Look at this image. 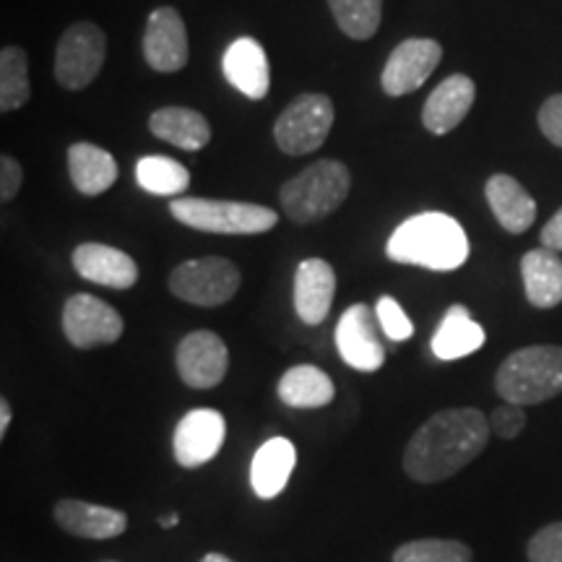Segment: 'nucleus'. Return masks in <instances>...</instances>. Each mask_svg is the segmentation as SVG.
<instances>
[{
    "label": "nucleus",
    "instance_id": "nucleus-13",
    "mask_svg": "<svg viewBox=\"0 0 562 562\" xmlns=\"http://www.w3.org/2000/svg\"><path fill=\"white\" fill-rule=\"evenodd\" d=\"M442 60V47L435 40L412 37L404 40L396 50L391 53L383 68V89L389 97H404L417 91L422 83L432 76Z\"/></svg>",
    "mask_w": 562,
    "mask_h": 562
},
{
    "label": "nucleus",
    "instance_id": "nucleus-35",
    "mask_svg": "<svg viewBox=\"0 0 562 562\" xmlns=\"http://www.w3.org/2000/svg\"><path fill=\"white\" fill-rule=\"evenodd\" d=\"M21 180H24L21 165L16 159L5 154V157L0 159V199H3V203H11L13 199H16Z\"/></svg>",
    "mask_w": 562,
    "mask_h": 562
},
{
    "label": "nucleus",
    "instance_id": "nucleus-15",
    "mask_svg": "<svg viewBox=\"0 0 562 562\" xmlns=\"http://www.w3.org/2000/svg\"><path fill=\"white\" fill-rule=\"evenodd\" d=\"M55 524L70 537L91 539V542H104V539H115L128 529V516L117 508L108 505H94L87 501H76L66 497L55 505Z\"/></svg>",
    "mask_w": 562,
    "mask_h": 562
},
{
    "label": "nucleus",
    "instance_id": "nucleus-25",
    "mask_svg": "<svg viewBox=\"0 0 562 562\" xmlns=\"http://www.w3.org/2000/svg\"><path fill=\"white\" fill-rule=\"evenodd\" d=\"M149 128L157 138L182 151H201L211 140V125L199 110L161 108L149 117Z\"/></svg>",
    "mask_w": 562,
    "mask_h": 562
},
{
    "label": "nucleus",
    "instance_id": "nucleus-16",
    "mask_svg": "<svg viewBox=\"0 0 562 562\" xmlns=\"http://www.w3.org/2000/svg\"><path fill=\"white\" fill-rule=\"evenodd\" d=\"M74 269L91 284L131 290L138 281V266L128 252L102 243H83L74 250Z\"/></svg>",
    "mask_w": 562,
    "mask_h": 562
},
{
    "label": "nucleus",
    "instance_id": "nucleus-31",
    "mask_svg": "<svg viewBox=\"0 0 562 562\" xmlns=\"http://www.w3.org/2000/svg\"><path fill=\"white\" fill-rule=\"evenodd\" d=\"M375 313H378V323H381L383 334L389 336L391 341H406L414 336V323L409 321V315H406L404 307L393 297H389V294L378 300Z\"/></svg>",
    "mask_w": 562,
    "mask_h": 562
},
{
    "label": "nucleus",
    "instance_id": "nucleus-38",
    "mask_svg": "<svg viewBox=\"0 0 562 562\" xmlns=\"http://www.w3.org/2000/svg\"><path fill=\"white\" fill-rule=\"evenodd\" d=\"M180 524V516H178V513H167V516H161L159 518V526H161V529H175V526H178Z\"/></svg>",
    "mask_w": 562,
    "mask_h": 562
},
{
    "label": "nucleus",
    "instance_id": "nucleus-24",
    "mask_svg": "<svg viewBox=\"0 0 562 562\" xmlns=\"http://www.w3.org/2000/svg\"><path fill=\"white\" fill-rule=\"evenodd\" d=\"M68 172L76 191L83 195H102L115 186L117 161L110 151L81 140L68 149Z\"/></svg>",
    "mask_w": 562,
    "mask_h": 562
},
{
    "label": "nucleus",
    "instance_id": "nucleus-34",
    "mask_svg": "<svg viewBox=\"0 0 562 562\" xmlns=\"http://www.w3.org/2000/svg\"><path fill=\"white\" fill-rule=\"evenodd\" d=\"M539 128L554 146L562 149V94L550 97L539 110Z\"/></svg>",
    "mask_w": 562,
    "mask_h": 562
},
{
    "label": "nucleus",
    "instance_id": "nucleus-9",
    "mask_svg": "<svg viewBox=\"0 0 562 562\" xmlns=\"http://www.w3.org/2000/svg\"><path fill=\"white\" fill-rule=\"evenodd\" d=\"M123 318L94 294H74L63 307V334L76 349H94L121 341Z\"/></svg>",
    "mask_w": 562,
    "mask_h": 562
},
{
    "label": "nucleus",
    "instance_id": "nucleus-33",
    "mask_svg": "<svg viewBox=\"0 0 562 562\" xmlns=\"http://www.w3.org/2000/svg\"><path fill=\"white\" fill-rule=\"evenodd\" d=\"M524 427H526V412L524 406L518 404L505 402L503 406H497V409L490 414V430L501 440L518 438V435L524 432Z\"/></svg>",
    "mask_w": 562,
    "mask_h": 562
},
{
    "label": "nucleus",
    "instance_id": "nucleus-37",
    "mask_svg": "<svg viewBox=\"0 0 562 562\" xmlns=\"http://www.w3.org/2000/svg\"><path fill=\"white\" fill-rule=\"evenodd\" d=\"M11 404L5 402H0V438H5V432H9V425H11Z\"/></svg>",
    "mask_w": 562,
    "mask_h": 562
},
{
    "label": "nucleus",
    "instance_id": "nucleus-18",
    "mask_svg": "<svg viewBox=\"0 0 562 562\" xmlns=\"http://www.w3.org/2000/svg\"><path fill=\"white\" fill-rule=\"evenodd\" d=\"M476 97V87L469 76L456 74L438 83L430 97H427L425 110H422V123L435 136H446L459 128L463 117L469 115Z\"/></svg>",
    "mask_w": 562,
    "mask_h": 562
},
{
    "label": "nucleus",
    "instance_id": "nucleus-23",
    "mask_svg": "<svg viewBox=\"0 0 562 562\" xmlns=\"http://www.w3.org/2000/svg\"><path fill=\"white\" fill-rule=\"evenodd\" d=\"M484 339H487L484 328L472 318L469 307L453 305L442 315L430 347L438 360H461V357H469L476 349H482Z\"/></svg>",
    "mask_w": 562,
    "mask_h": 562
},
{
    "label": "nucleus",
    "instance_id": "nucleus-6",
    "mask_svg": "<svg viewBox=\"0 0 562 562\" xmlns=\"http://www.w3.org/2000/svg\"><path fill=\"white\" fill-rule=\"evenodd\" d=\"M240 269L227 258L206 256L180 263L170 273V292L199 307H220L240 290Z\"/></svg>",
    "mask_w": 562,
    "mask_h": 562
},
{
    "label": "nucleus",
    "instance_id": "nucleus-1",
    "mask_svg": "<svg viewBox=\"0 0 562 562\" xmlns=\"http://www.w3.org/2000/svg\"><path fill=\"white\" fill-rule=\"evenodd\" d=\"M490 435V417L480 409L435 412L406 442L404 472L419 484L451 480L487 448Z\"/></svg>",
    "mask_w": 562,
    "mask_h": 562
},
{
    "label": "nucleus",
    "instance_id": "nucleus-39",
    "mask_svg": "<svg viewBox=\"0 0 562 562\" xmlns=\"http://www.w3.org/2000/svg\"><path fill=\"white\" fill-rule=\"evenodd\" d=\"M201 562H235V560H229L227 554H220V552H211V554H206V558H203Z\"/></svg>",
    "mask_w": 562,
    "mask_h": 562
},
{
    "label": "nucleus",
    "instance_id": "nucleus-20",
    "mask_svg": "<svg viewBox=\"0 0 562 562\" xmlns=\"http://www.w3.org/2000/svg\"><path fill=\"white\" fill-rule=\"evenodd\" d=\"M297 463V448L286 438H271L258 448L250 463V484L261 501H273L290 484Z\"/></svg>",
    "mask_w": 562,
    "mask_h": 562
},
{
    "label": "nucleus",
    "instance_id": "nucleus-28",
    "mask_svg": "<svg viewBox=\"0 0 562 562\" xmlns=\"http://www.w3.org/2000/svg\"><path fill=\"white\" fill-rule=\"evenodd\" d=\"M136 180L146 193L182 195L191 186V172L170 157H144L136 165Z\"/></svg>",
    "mask_w": 562,
    "mask_h": 562
},
{
    "label": "nucleus",
    "instance_id": "nucleus-2",
    "mask_svg": "<svg viewBox=\"0 0 562 562\" xmlns=\"http://www.w3.org/2000/svg\"><path fill=\"white\" fill-rule=\"evenodd\" d=\"M385 252L396 263L419 266V269L430 271H456L467 263L469 240L453 216L440 214V211H425L393 229Z\"/></svg>",
    "mask_w": 562,
    "mask_h": 562
},
{
    "label": "nucleus",
    "instance_id": "nucleus-7",
    "mask_svg": "<svg viewBox=\"0 0 562 562\" xmlns=\"http://www.w3.org/2000/svg\"><path fill=\"white\" fill-rule=\"evenodd\" d=\"M334 125V102L326 94H302L279 115L273 138L292 157L318 151Z\"/></svg>",
    "mask_w": 562,
    "mask_h": 562
},
{
    "label": "nucleus",
    "instance_id": "nucleus-19",
    "mask_svg": "<svg viewBox=\"0 0 562 562\" xmlns=\"http://www.w3.org/2000/svg\"><path fill=\"white\" fill-rule=\"evenodd\" d=\"M224 76L237 91L248 100H263L269 94V58L261 42L252 37H240L227 47L222 60Z\"/></svg>",
    "mask_w": 562,
    "mask_h": 562
},
{
    "label": "nucleus",
    "instance_id": "nucleus-30",
    "mask_svg": "<svg viewBox=\"0 0 562 562\" xmlns=\"http://www.w3.org/2000/svg\"><path fill=\"white\" fill-rule=\"evenodd\" d=\"M472 550L459 539H414L393 552V562H472Z\"/></svg>",
    "mask_w": 562,
    "mask_h": 562
},
{
    "label": "nucleus",
    "instance_id": "nucleus-12",
    "mask_svg": "<svg viewBox=\"0 0 562 562\" xmlns=\"http://www.w3.org/2000/svg\"><path fill=\"white\" fill-rule=\"evenodd\" d=\"M227 425L216 409H193L178 422L172 438L175 459L182 469H199L222 451Z\"/></svg>",
    "mask_w": 562,
    "mask_h": 562
},
{
    "label": "nucleus",
    "instance_id": "nucleus-3",
    "mask_svg": "<svg viewBox=\"0 0 562 562\" xmlns=\"http://www.w3.org/2000/svg\"><path fill=\"white\" fill-rule=\"evenodd\" d=\"M495 391L508 404L537 406L562 393V347H524L497 368Z\"/></svg>",
    "mask_w": 562,
    "mask_h": 562
},
{
    "label": "nucleus",
    "instance_id": "nucleus-11",
    "mask_svg": "<svg viewBox=\"0 0 562 562\" xmlns=\"http://www.w3.org/2000/svg\"><path fill=\"white\" fill-rule=\"evenodd\" d=\"M175 362H178L182 383L195 391H209L216 389L227 375L229 351L220 334L193 331L180 341Z\"/></svg>",
    "mask_w": 562,
    "mask_h": 562
},
{
    "label": "nucleus",
    "instance_id": "nucleus-21",
    "mask_svg": "<svg viewBox=\"0 0 562 562\" xmlns=\"http://www.w3.org/2000/svg\"><path fill=\"white\" fill-rule=\"evenodd\" d=\"M484 193H487V203L495 220L510 235H521L537 220V203L524 191L521 182L510 175H492Z\"/></svg>",
    "mask_w": 562,
    "mask_h": 562
},
{
    "label": "nucleus",
    "instance_id": "nucleus-32",
    "mask_svg": "<svg viewBox=\"0 0 562 562\" xmlns=\"http://www.w3.org/2000/svg\"><path fill=\"white\" fill-rule=\"evenodd\" d=\"M526 554H529V562H562V521L533 533Z\"/></svg>",
    "mask_w": 562,
    "mask_h": 562
},
{
    "label": "nucleus",
    "instance_id": "nucleus-8",
    "mask_svg": "<svg viewBox=\"0 0 562 562\" xmlns=\"http://www.w3.org/2000/svg\"><path fill=\"white\" fill-rule=\"evenodd\" d=\"M108 55V37L97 24L79 21L63 32L55 50V79L70 91L87 89L100 76Z\"/></svg>",
    "mask_w": 562,
    "mask_h": 562
},
{
    "label": "nucleus",
    "instance_id": "nucleus-26",
    "mask_svg": "<svg viewBox=\"0 0 562 562\" xmlns=\"http://www.w3.org/2000/svg\"><path fill=\"white\" fill-rule=\"evenodd\" d=\"M281 404L292 409H323L334 402V381L315 364H297L281 375L279 381Z\"/></svg>",
    "mask_w": 562,
    "mask_h": 562
},
{
    "label": "nucleus",
    "instance_id": "nucleus-22",
    "mask_svg": "<svg viewBox=\"0 0 562 562\" xmlns=\"http://www.w3.org/2000/svg\"><path fill=\"white\" fill-rule=\"evenodd\" d=\"M526 300L539 311H550L562 302V258L558 250H529L521 261Z\"/></svg>",
    "mask_w": 562,
    "mask_h": 562
},
{
    "label": "nucleus",
    "instance_id": "nucleus-29",
    "mask_svg": "<svg viewBox=\"0 0 562 562\" xmlns=\"http://www.w3.org/2000/svg\"><path fill=\"white\" fill-rule=\"evenodd\" d=\"M339 30L351 40H370L383 19V0H328Z\"/></svg>",
    "mask_w": 562,
    "mask_h": 562
},
{
    "label": "nucleus",
    "instance_id": "nucleus-36",
    "mask_svg": "<svg viewBox=\"0 0 562 562\" xmlns=\"http://www.w3.org/2000/svg\"><path fill=\"white\" fill-rule=\"evenodd\" d=\"M542 248H550V250H558V252L562 250V209L552 216L550 222L544 224Z\"/></svg>",
    "mask_w": 562,
    "mask_h": 562
},
{
    "label": "nucleus",
    "instance_id": "nucleus-27",
    "mask_svg": "<svg viewBox=\"0 0 562 562\" xmlns=\"http://www.w3.org/2000/svg\"><path fill=\"white\" fill-rule=\"evenodd\" d=\"M30 97V58L21 47H3L0 53V110L13 112L24 108Z\"/></svg>",
    "mask_w": 562,
    "mask_h": 562
},
{
    "label": "nucleus",
    "instance_id": "nucleus-17",
    "mask_svg": "<svg viewBox=\"0 0 562 562\" xmlns=\"http://www.w3.org/2000/svg\"><path fill=\"white\" fill-rule=\"evenodd\" d=\"M336 294V273L323 258H307L294 273V311L307 326H321L328 318Z\"/></svg>",
    "mask_w": 562,
    "mask_h": 562
},
{
    "label": "nucleus",
    "instance_id": "nucleus-5",
    "mask_svg": "<svg viewBox=\"0 0 562 562\" xmlns=\"http://www.w3.org/2000/svg\"><path fill=\"white\" fill-rule=\"evenodd\" d=\"M172 216L186 227L211 235H263L277 227L279 214L261 203L222 201V199H175Z\"/></svg>",
    "mask_w": 562,
    "mask_h": 562
},
{
    "label": "nucleus",
    "instance_id": "nucleus-4",
    "mask_svg": "<svg viewBox=\"0 0 562 562\" xmlns=\"http://www.w3.org/2000/svg\"><path fill=\"white\" fill-rule=\"evenodd\" d=\"M351 175L336 159H321L281 186L279 201L294 224H313L331 216L347 201Z\"/></svg>",
    "mask_w": 562,
    "mask_h": 562
},
{
    "label": "nucleus",
    "instance_id": "nucleus-14",
    "mask_svg": "<svg viewBox=\"0 0 562 562\" xmlns=\"http://www.w3.org/2000/svg\"><path fill=\"white\" fill-rule=\"evenodd\" d=\"M188 32L186 21L170 5L151 11L144 32V58L159 74H175L188 66Z\"/></svg>",
    "mask_w": 562,
    "mask_h": 562
},
{
    "label": "nucleus",
    "instance_id": "nucleus-10",
    "mask_svg": "<svg viewBox=\"0 0 562 562\" xmlns=\"http://www.w3.org/2000/svg\"><path fill=\"white\" fill-rule=\"evenodd\" d=\"M336 347L341 360L360 372H375L385 362V347L381 339L378 313L364 302H357L344 311L336 326Z\"/></svg>",
    "mask_w": 562,
    "mask_h": 562
}]
</instances>
